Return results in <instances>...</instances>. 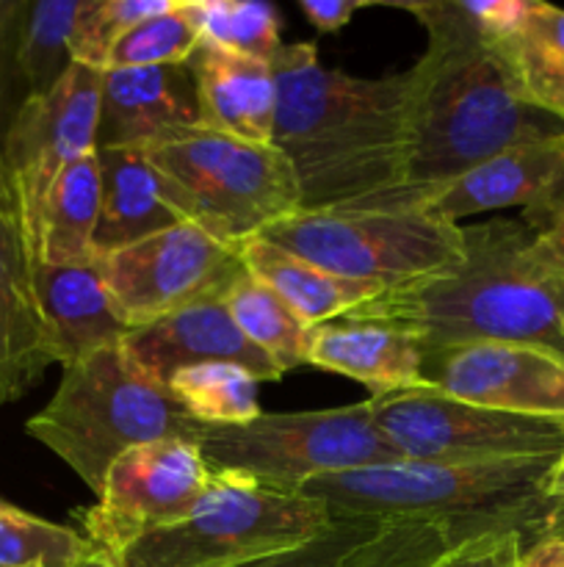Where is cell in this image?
<instances>
[{
  "mask_svg": "<svg viewBox=\"0 0 564 567\" xmlns=\"http://www.w3.org/2000/svg\"><path fill=\"white\" fill-rule=\"evenodd\" d=\"M365 6H368V0H299L302 14L321 33H335L346 28Z\"/></svg>",
  "mask_w": 564,
  "mask_h": 567,
  "instance_id": "8d00e7d4",
  "label": "cell"
},
{
  "mask_svg": "<svg viewBox=\"0 0 564 567\" xmlns=\"http://www.w3.org/2000/svg\"><path fill=\"white\" fill-rule=\"evenodd\" d=\"M545 496L547 502H564V452L558 454L556 463H553L551 476H547Z\"/></svg>",
  "mask_w": 564,
  "mask_h": 567,
  "instance_id": "60d3db41",
  "label": "cell"
},
{
  "mask_svg": "<svg viewBox=\"0 0 564 567\" xmlns=\"http://www.w3.org/2000/svg\"><path fill=\"white\" fill-rule=\"evenodd\" d=\"M224 305L238 330L276 365L280 374L304 365L310 327L271 288L254 280L252 275H243L227 291Z\"/></svg>",
  "mask_w": 564,
  "mask_h": 567,
  "instance_id": "484cf974",
  "label": "cell"
},
{
  "mask_svg": "<svg viewBox=\"0 0 564 567\" xmlns=\"http://www.w3.org/2000/svg\"><path fill=\"white\" fill-rule=\"evenodd\" d=\"M424 358L412 332L379 321H324L310 327L304 343V365L348 377L368 388L370 396L426 385Z\"/></svg>",
  "mask_w": 564,
  "mask_h": 567,
  "instance_id": "ffe728a7",
  "label": "cell"
},
{
  "mask_svg": "<svg viewBox=\"0 0 564 567\" xmlns=\"http://www.w3.org/2000/svg\"><path fill=\"white\" fill-rule=\"evenodd\" d=\"M199 33L186 11V0H171L160 14L133 25L111 48L105 70H144V66L186 64L199 48ZM103 70V72H105Z\"/></svg>",
  "mask_w": 564,
  "mask_h": 567,
  "instance_id": "4dcf8cb0",
  "label": "cell"
},
{
  "mask_svg": "<svg viewBox=\"0 0 564 567\" xmlns=\"http://www.w3.org/2000/svg\"><path fill=\"white\" fill-rule=\"evenodd\" d=\"M520 548H523V537L512 535V532L481 535L462 546H453L431 567H512Z\"/></svg>",
  "mask_w": 564,
  "mask_h": 567,
  "instance_id": "d590c367",
  "label": "cell"
},
{
  "mask_svg": "<svg viewBox=\"0 0 564 567\" xmlns=\"http://www.w3.org/2000/svg\"><path fill=\"white\" fill-rule=\"evenodd\" d=\"M241 260L247 275L271 288L307 327L341 319L379 293L363 282L341 280L263 236L241 244Z\"/></svg>",
  "mask_w": 564,
  "mask_h": 567,
  "instance_id": "603a6c76",
  "label": "cell"
},
{
  "mask_svg": "<svg viewBox=\"0 0 564 567\" xmlns=\"http://www.w3.org/2000/svg\"><path fill=\"white\" fill-rule=\"evenodd\" d=\"M144 150L177 214L232 247L299 210L296 175L274 144L194 127Z\"/></svg>",
  "mask_w": 564,
  "mask_h": 567,
  "instance_id": "8992f818",
  "label": "cell"
},
{
  "mask_svg": "<svg viewBox=\"0 0 564 567\" xmlns=\"http://www.w3.org/2000/svg\"><path fill=\"white\" fill-rule=\"evenodd\" d=\"M197 446L219 474L249 476L282 493H302L318 476L401 460L376 430L370 399L310 413H260L236 426H202Z\"/></svg>",
  "mask_w": 564,
  "mask_h": 567,
  "instance_id": "ba28073f",
  "label": "cell"
},
{
  "mask_svg": "<svg viewBox=\"0 0 564 567\" xmlns=\"http://www.w3.org/2000/svg\"><path fill=\"white\" fill-rule=\"evenodd\" d=\"M97 260L111 302L127 330L224 299L238 277L247 275L241 247L219 241L191 221Z\"/></svg>",
  "mask_w": 564,
  "mask_h": 567,
  "instance_id": "8fae6325",
  "label": "cell"
},
{
  "mask_svg": "<svg viewBox=\"0 0 564 567\" xmlns=\"http://www.w3.org/2000/svg\"><path fill=\"white\" fill-rule=\"evenodd\" d=\"M531 0H429L390 3L424 25L429 44H481L495 48L520 25Z\"/></svg>",
  "mask_w": 564,
  "mask_h": 567,
  "instance_id": "f546056e",
  "label": "cell"
},
{
  "mask_svg": "<svg viewBox=\"0 0 564 567\" xmlns=\"http://www.w3.org/2000/svg\"><path fill=\"white\" fill-rule=\"evenodd\" d=\"M11 509H14V507H11V504L0 502V518H3V515H9V513H11Z\"/></svg>",
  "mask_w": 564,
  "mask_h": 567,
  "instance_id": "7bdbcfd3",
  "label": "cell"
},
{
  "mask_svg": "<svg viewBox=\"0 0 564 567\" xmlns=\"http://www.w3.org/2000/svg\"><path fill=\"white\" fill-rule=\"evenodd\" d=\"M94 543L70 526L11 509L0 518V567H77Z\"/></svg>",
  "mask_w": 564,
  "mask_h": 567,
  "instance_id": "1f68e13d",
  "label": "cell"
},
{
  "mask_svg": "<svg viewBox=\"0 0 564 567\" xmlns=\"http://www.w3.org/2000/svg\"><path fill=\"white\" fill-rule=\"evenodd\" d=\"M103 72L72 61L53 89L22 100L3 144V161L22 214L28 249L39 264L44 199L66 166L97 150Z\"/></svg>",
  "mask_w": 564,
  "mask_h": 567,
  "instance_id": "7c38bea8",
  "label": "cell"
},
{
  "mask_svg": "<svg viewBox=\"0 0 564 567\" xmlns=\"http://www.w3.org/2000/svg\"><path fill=\"white\" fill-rule=\"evenodd\" d=\"M540 537H556V540H564V502H547L540 532H536V540H540Z\"/></svg>",
  "mask_w": 564,
  "mask_h": 567,
  "instance_id": "ab89813d",
  "label": "cell"
},
{
  "mask_svg": "<svg viewBox=\"0 0 564 567\" xmlns=\"http://www.w3.org/2000/svg\"><path fill=\"white\" fill-rule=\"evenodd\" d=\"M523 219L495 216L462 227V255L431 275L382 291L341 319L401 327L424 352L514 343L564 363V282L531 255Z\"/></svg>",
  "mask_w": 564,
  "mask_h": 567,
  "instance_id": "7a4b0ae2",
  "label": "cell"
},
{
  "mask_svg": "<svg viewBox=\"0 0 564 567\" xmlns=\"http://www.w3.org/2000/svg\"><path fill=\"white\" fill-rule=\"evenodd\" d=\"M100 221L94 255L125 249L130 244L182 225L171 205L164 175L155 169L144 147H100Z\"/></svg>",
  "mask_w": 564,
  "mask_h": 567,
  "instance_id": "44dd1931",
  "label": "cell"
},
{
  "mask_svg": "<svg viewBox=\"0 0 564 567\" xmlns=\"http://www.w3.org/2000/svg\"><path fill=\"white\" fill-rule=\"evenodd\" d=\"M387 520L365 518V515H348L335 518L326 529L299 546L282 548V551L265 554V557L247 559L230 567H337L352 551H357L363 543L376 537Z\"/></svg>",
  "mask_w": 564,
  "mask_h": 567,
  "instance_id": "e575fe53",
  "label": "cell"
},
{
  "mask_svg": "<svg viewBox=\"0 0 564 567\" xmlns=\"http://www.w3.org/2000/svg\"><path fill=\"white\" fill-rule=\"evenodd\" d=\"M166 388L180 402V408L202 426H236L260 415V380L241 365H194L177 371Z\"/></svg>",
  "mask_w": 564,
  "mask_h": 567,
  "instance_id": "4316f807",
  "label": "cell"
},
{
  "mask_svg": "<svg viewBox=\"0 0 564 567\" xmlns=\"http://www.w3.org/2000/svg\"><path fill=\"white\" fill-rule=\"evenodd\" d=\"M424 382L503 413L564 419V363L514 343H468L424 358Z\"/></svg>",
  "mask_w": 564,
  "mask_h": 567,
  "instance_id": "5bb4252c",
  "label": "cell"
},
{
  "mask_svg": "<svg viewBox=\"0 0 564 567\" xmlns=\"http://www.w3.org/2000/svg\"><path fill=\"white\" fill-rule=\"evenodd\" d=\"M553 463L556 457L481 465L390 460L318 476L302 487V496L324 504L332 518L365 515L446 524L457 546L501 532L520 535L529 546L547 509L545 487Z\"/></svg>",
  "mask_w": 564,
  "mask_h": 567,
  "instance_id": "277c9868",
  "label": "cell"
},
{
  "mask_svg": "<svg viewBox=\"0 0 564 567\" xmlns=\"http://www.w3.org/2000/svg\"><path fill=\"white\" fill-rule=\"evenodd\" d=\"M119 347L144 377L160 385H169L177 371L205 363L241 365L260 382L282 380L276 365L238 330L224 299L194 305L147 327H136L122 338Z\"/></svg>",
  "mask_w": 564,
  "mask_h": 567,
  "instance_id": "2e32d148",
  "label": "cell"
},
{
  "mask_svg": "<svg viewBox=\"0 0 564 567\" xmlns=\"http://www.w3.org/2000/svg\"><path fill=\"white\" fill-rule=\"evenodd\" d=\"M457 546L446 524L387 520L376 537L348 554L337 567H431Z\"/></svg>",
  "mask_w": 564,
  "mask_h": 567,
  "instance_id": "836d02e7",
  "label": "cell"
},
{
  "mask_svg": "<svg viewBox=\"0 0 564 567\" xmlns=\"http://www.w3.org/2000/svg\"><path fill=\"white\" fill-rule=\"evenodd\" d=\"M332 520L315 498L213 471V485L186 518L144 535L119 559L125 567H230L299 546Z\"/></svg>",
  "mask_w": 564,
  "mask_h": 567,
  "instance_id": "52a82bcc",
  "label": "cell"
},
{
  "mask_svg": "<svg viewBox=\"0 0 564 567\" xmlns=\"http://www.w3.org/2000/svg\"><path fill=\"white\" fill-rule=\"evenodd\" d=\"M210 485L213 468L197 443H147L111 465L97 504L77 509L75 520L94 546L119 557L149 532L186 518Z\"/></svg>",
  "mask_w": 564,
  "mask_h": 567,
  "instance_id": "4fadbf2b",
  "label": "cell"
},
{
  "mask_svg": "<svg viewBox=\"0 0 564 567\" xmlns=\"http://www.w3.org/2000/svg\"><path fill=\"white\" fill-rule=\"evenodd\" d=\"M83 0H39L25 6L17 31V66L28 83V97L55 86L70 59V39Z\"/></svg>",
  "mask_w": 564,
  "mask_h": 567,
  "instance_id": "f1b7e54d",
  "label": "cell"
},
{
  "mask_svg": "<svg viewBox=\"0 0 564 567\" xmlns=\"http://www.w3.org/2000/svg\"><path fill=\"white\" fill-rule=\"evenodd\" d=\"M39 310L48 330L50 354L61 369L92 358L94 352L119 347L127 336L105 288L100 260L70 266L33 264Z\"/></svg>",
  "mask_w": 564,
  "mask_h": 567,
  "instance_id": "d6986e66",
  "label": "cell"
},
{
  "mask_svg": "<svg viewBox=\"0 0 564 567\" xmlns=\"http://www.w3.org/2000/svg\"><path fill=\"white\" fill-rule=\"evenodd\" d=\"M199 430L169 388L144 377L122 347L66 365L48 408L25 424L94 496L125 452L158 441L197 443Z\"/></svg>",
  "mask_w": 564,
  "mask_h": 567,
  "instance_id": "5b68a950",
  "label": "cell"
},
{
  "mask_svg": "<svg viewBox=\"0 0 564 567\" xmlns=\"http://www.w3.org/2000/svg\"><path fill=\"white\" fill-rule=\"evenodd\" d=\"M194 127L202 116L188 64L103 72L97 150L153 147Z\"/></svg>",
  "mask_w": 564,
  "mask_h": 567,
  "instance_id": "ac0fdd59",
  "label": "cell"
},
{
  "mask_svg": "<svg viewBox=\"0 0 564 567\" xmlns=\"http://www.w3.org/2000/svg\"><path fill=\"white\" fill-rule=\"evenodd\" d=\"M194 75L202 127L249 144H271L276 120V81L265 61L199 44L186 61Z\"/></svg>",
  "mask_w": 564,
  "mask_h": 567,
  "instance_id": "7402d4cb",
  "label": "cell"
},
{
  "mask_svg": "<svg viewBox=\"0 0 564 567\" xmlns=\"http://www.w3.org/2000/svg\"><path fill=\"white\" fill-rule=\"evenodd\" d=\"M512 567H514V565H512Z\"/></svg>",
  "mask_w": 564,
  "mask_h": 567,
  "instance_id": "ee69618b",
  "label": "cell"
},
{
  "mask_svg": "<svg viewBox=\"0 0 564 567\" xmlns=\"http://www.w3.org/2000/svg\"><path fill=\"white\" fill-rule=\"evenodd\" d=\"M514 567H564V540L540 537L520 548Z\"/></svg>",
  "mask_w": 564,
  "mask_h": 567,
  "instance_id": "f35d334b",
  "label": "cell"
},
{
  "mask_svg": "<svg viewBox=\"0 0 564 567\" xmlns=\"http://www.w3.org/2000/svg\"><path fill=\"white\" fill-rule=\"evenodd\" d=\"M271 70V144L296 175L299 210L424 208L409 186V70L346 75L321 64L313 42L282 44Z\"/></svg>",
  "mask_w": 564,
  "mask_h": 567,
  "instance_id": "6da1fadb",
  "label": "cell"
},
{
  "mask_svg": "<svg viewBox=\"0 0 564 567\" xmlns=\"http://www.w3.org/2000/svg\"><path fill=\"white\" fill-rule=\"evenodd\" d=\"M520 208L534 236L564 214V136L520 144L437 192L424 210L459 225L484 210Z\"/></svg>",
  "mask_w": 564,
  "mask_h": 567,
  "instance_id": "9a60e30c",
  "label": "cell"
},
{
  "mask_svg": "<svg viewBox=\"0 0 564 567\" xmlns=\"http://www.w3.org/2000/svg\"><path fill=\"white\" fill-rule=\"evenodd\" d=\"M564 136V122L520 97L492 48L426 44L409 66V186L437 192L520 144Z\"/></svg>",
  "mask_w": 564,
  "mask_h": 567,
  "instance_id": "3957f363",
  "label": "cell"
},
{
  "mask_svg": "<svg viewBox=\"0 0 564 567\" xmlns=\"http://www.w3.org/2000/svg\"><path fill=\"white\" fill-rule=\"evenodd\" d=\"M531 255H534V260L547 271V275H553L558 282H564V214L558 216L545 233L534 236Z\"/></svg>",
  "mask_w": 564,
  "mask_h": 567,
  "instance_id": "74e56055",
  "label": "cell"
},
{
  "mask_svg": "<svg viewBox=\"0 0 564 567\" xmlns=\"http://www.w3.org/2000/svg\"><path fill=\"white\" fill-rule=\"evenodd\" d=\"M370 415L393 452L418 463L481 465L564 452V419L479 408L431 385L370 396Z\"/></svg>",
  "mask_w": 564,
  "mask_h": 567,
  "instance_id": "30bf717a",
  "label": "cell"
},
{
  "mask_svg": "<svg viewBox=\"0 0 564 567\" xmlns=\"http://www.w3.org/2000/svg\"><path fill=\"white\" fill-rule=\"evenodd\" d=\"M186 11L202 44L265 64L280 55L282 22L274 6L254 0H186Z\"/></svg>",
  "mask_w": 564,
  "mask_h": 567,
  "instance_id": "83f0119b",
  "label": "cell"
},
{
  "mask_svg": "<svg viewBox=\"0 0 564 567\" xmlns=\"http://www.w3.org/2000/svg\"><path fill=\"white\" fill-rule=\"evenodd\" d=\"M492 53L525 103L564 122V9L531 0L520 25Z\"/></svg>",
  "mask_w": 564,
  "mask_h": 567,
  "instance_id": "cb8c5ba5",
  "label": "cell"
},
{
  "mask_svg": "<svg viewBox=\"0 0 564 567\" xmlns=\"http://www.w3.org/2000/svg\"><path fill=\"white\" fill-rule=\"evenodd\" d=\"M296 258L376 291L431 275L462 255V225L412 210H296L260 233Z\"/></svg>",
  "mask_w": 564,
  "mask_h": 567,
  "instance_id": "9c48e42d",
  "label": "cell"
},
{
  "mask_svg": "<svg viewBox=\"0 0 564 567\" xmlns=\"http://www.w3.org/2000/svg\"><path fill=\"white\" fill-rule=\"evenodd\" d=\"M50 365L20 203L14 188H0V404L25 396Z\"/></svg>",
  "mask_w": 564,
  "mask_h": 567,
  "instance_id": "e0dca14e",
  "label": "cell"
},
{
  "mask_svg": "<svg viewBox=\"0 0 564 567\" xmlns=\"http://www.w3.org/2000/svg\"><path fill=\"white\" fill-rule=\"evenodd\" d=\"M100 221V164L88 153L66 166L50 188L39 221V260L70 266L94 260V233Z\"/></svg>",
  "mask_w": 564,
  "mask_h": 567,
  "instance_id": "d4e9b609",
  "label": "cell"
},
{
  "mask_svg": "<svg viewBox=\"0 0 564 567\" xmlns=\"http://www.w3.org/2000/svg\"><path fill=\"white\" fill-rule=\"evenodd\" d=\"M171 0H83L70 39V59L75 64L105 70L111 48L147 17L160 14Z\"/></svg>",
  "mask_w": 564,
  "mask_h": 567,
  "instance_id": "d6a6232c",
  "label": "cell"
},
{
  "mask_svg": "<svg viewBox=\"0 0 564 567\" xmlns=\"http://www.w3.org/2000/svg\"><path fill=\"white\" fill-rule=\"evenodd\" d=\"M77 567H125V565H122V559L116 557V554L103 551V548H94V551L88 554V557Z\"/></svg>",
  "mask_w": 564,
  "mask_h": 567,
  "instance_id": "b9f144b4",
  "label": "cell"
}]
</instances>
